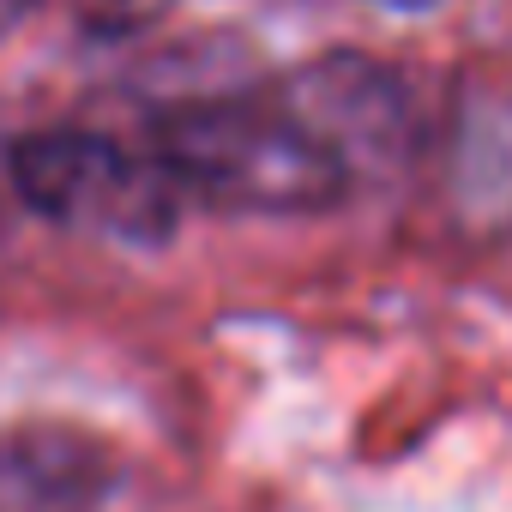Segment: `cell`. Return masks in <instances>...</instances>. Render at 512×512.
<instances>
[{
  "label": "cell",
  "instance_id": "obj_6",
  "mask_svg": "<svg viewBox=\"0 0 512 512\" xmlns=\"http://www.w3.org/2000/svg\"><path fill=\"white\" fill-rule=\"evenodd\" d=\"M175 0H73V13L91 37H133L145 25H157Z\"/></svg>",
  "mask_w": 512,
  "mask_h": 512
},
{
  "label": "cell",
  "instance_id": "obj_1",
  "mask_svg": "<svg viewBox=\"0 0 512 512\" xmlns=\"http://www.w3.org/2000/svg\"><path fill=\"white\" fill-rule=\"evenodd\" d=\"M151 151L187 199L235 217H314L356 193L272 91L193 97L157 121Z\"/></svg>",
  "mask_w": 512,
  "mask_h": 512
},
{
  "label": "cell",
  "instance_id": "obj_8",
  "mask_svg": "<svg viewBox=\"0 0 512 512\" xmlns=\"http://www.w3.org/2000/svg\"><path fill=\"white\" fill-rule=\"evenodd\" d=\"M374 7H392V13H428V7H440V0H374Z\"/></svg>",
  "mask_w": 512,
  "mask_h": 512
},
{
  "label": "cell",
  "instance_id": "obj_7",
  "mask_svg": "<svg viewBox=\"0 0 512 512\" xmlns=\"http://www.w3.org/2000/svg\"><path fill=\"white\" fill-rule=\"evenodd\" d=\"M31 13H43V0H0V37H13Z\"/></svg>",
  "mask_w": 512,
  "mask_h": 512
},
{
  "label": "cell",
  "instance_id": "obj_3",
  "mask_svg": "<svg viewBox=\"0 0 512 512\" xmlns=\"http://www.w3.org/2000/svg\"><path fill=\"white\" fill-rule=\"evenodd\" d=\"M290 121L344 169L350 187H374L410 169L416 157V97L398 67L356 55V49H326L314 61L284 67L266 85Z\"/></svg>",
  "mask_w": 512,
  "mask_h": 512
},
{
  "label": "cell",
  "instance_id": "obj_5",
  "mask_svg": "<svg viewBox=\"0 0 512 512\" xmlns=\"http://www.w3.org/2000/svg\"><path fill=\"white\" fill-rule=\"evenodd\" d=\"M115 482V458L67 428H13L0 440V512H91Z\"/></svg>",
  "mask_w": 512,
  "mask_h": 512
},
{
  "label": "cell",
  "instance_id": "obj_4",
  "mask_svg": "<svg viewBox=\"0 0 512 512\" xmlns=\"http://www.w3.org/2000/svg\"><path fill=\"white\" fill-rule=\"evenodd\" d=\"M440 181L458 229L470 235L512 229V79L506 73L458 79L446 145H440Z\"/></svg>",
  "mask_w": 512,
  "mask_h": 512
},
{
  "label": "cell",
  "instance_id": "obj_2",
  "mask_svg": "<svg viewBox=\"0 0 512 512\" xmlns=\"http://www.w3.org/2000/svg\"><path fill=\"white\" fill-rule=\"evenodd\" d=\"M7 175L37 217L121 247H163L187 205L157 151H127L121 139L85 127L25 133L7 151Z\"/></svg>",
  "mask_w": 512,
  "mask_h": 512
}]
</instances>
